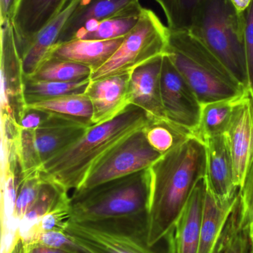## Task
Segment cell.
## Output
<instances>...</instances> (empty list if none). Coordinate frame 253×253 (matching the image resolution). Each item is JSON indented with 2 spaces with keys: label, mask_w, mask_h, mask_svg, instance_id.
I'll return each instance as SVG.
<instances>
[{
  "label": "cell",
  "mask_w": 253,
  "mask_h": 253,
  "mask_svg": "<svg viewBox=\"0 0 253 253\" xmlns=\"http://www.w3.org/2000/svg\"><path fill=\"white\" fill-rule=\"evenodd\" d=\"M149 244L173 236L195 187L206 176V150L196 136L162 155L150 168Z\"/></svg>",
  "instance_id": "6da1fadb"
},
{
  "label": "cell",
  "mask_w": 253,
  "mask_h": 253,
  "mask_svg": "<svg viewBox=\"0 0 253 253\" xmlns=\"http://www.w3.org/2000/svg\"><path fill=\"white\" fill-rule=\"evenodd\" d=\"M152 121L142 108L129 105L113 120L89 127L81 138L46 162L40 169L42 178L68 193L78 190L110 150Z\"/></svg>",
  "instance_id": "7a4b0ae2"
},
{
  "label": "cell",
  "mask_w": 253,
  "mask_h": 253,
  "mask_svg": "<svg viewBox=\"0 0 253 253\" xmlns=\"http://www.w3.org/2000/svg\"><path fill=\"white\" fill-rule=\"evenodd\" d=\"M166 54L202 105L234 99L248 91L224 64L188 31L170 30Z\"/></svg>",
  "instance_id": "3957f363"
},
{
  "label": "cell",
  "mask_w": 253,
  "mask_h": 253,
  "mask_svg": "<svg viewBox=\"0 0 253 253\" xmlns=\"http://www.w3.org/2000/svg\"><path fill=\"white\" fill-rule=\"evenodd\" d=\"M149 168L104 183L70 197V220L93 222L148 213Z\"/></svg>",
  "instance_id": "277c9868"
},
{
  "label": "cell",
  "mask_w": 253,
  "mask_h": 253,
  "mask_svg": "<svg viewBox=\"0 0 253 253\" xmlns=\"http://www.w3.org/2000/svg\"><path fill=\"white\" fill-rule=\"evenodd\" d=\"M245 28V13H239L229 0H206L188 31L248 88Z\"/></svg>",
  "instance_id": "5b68a950"
},
{
  "label": "cell",
  "mask_w": 253,
  "mask_h": 253,
  "mask_svg": "<svg viewBox=\"0 0 253 253\" xmlns=\"http://www.w3.org/2000/svg\"><path fill=\"white\" fill-rule=\"evenodd\" d=\"M65 232L93 253H175L174 235L149 244L148 213L93 222L70 220Z\"/></svg>",
  "instance_id": "8992f818"
},
{
  "label": "cell",
  "mask_w": 253,
  "mask_h": 253,
  "mask_svg": "<svg viewBox=\"0 0 253 253\" xmlns=\"http://www.w3.org/2000/svg\"><path fill=\"white\" fill-rule=\"evenodd\" d=\"M169 39L168 26L152 10L143 7L138 23L108 62L92 74L91 81L131 74L138 67L166 54Z\"/></svg>",
  "instance_id": "52a82bcc"
},
{
  "label": "cell",
  "mask_w": 253,
  "mask_h": 253,
  "mask_svg": "<svg viewBox=\"0 0 253 253\" xmlns=\"http://www.w3.org/2000/svg\"><path fill=\"white\" fill-rule=\"evenodd\" d=\"M144 128L135 131L110 150L74 193L87 191L108 181L148 169L160 159L162 155L150 145Z\"/></svg>",
  "instance_id": "ba28073f"
},
{
  "label": "cell",
  "mask_w": 253,
  "mask_h": 253,
  "mask_svg": "<svg viewBox=\"0 0 253 253\" xmlns=\"http://www.w3.org/2000/svg\"><path fill=\"white\" fill-rule=\"evenodd\" d=\"M91 126L76 124L24 129L19 126L17 147L22 173L40 170L46 162L81 138Z\"/></svg>",
  "instance_id": "9c48e42d"
},
{
  "label": "cell",
  "mask_w": 253,
  "mask_h": 253,
  "mask_svg": "<svg viewBox=\"0 0 253 253\" xmlns=\"http://www.w3.org/2000/svg\"><path fill=\"white\" fill-rule=\"evenodd\" d=\"M160 92L166 119L196 136L200 124L202 103L166 54L163 57Z\"/></svg>",
  "instance_id": "30bf717a"
},
{
  "label": "cell",
  "mask_w": 253,
  "mask_h": 253,
  "mask_svg": "<svg viewBox=\"0 0 253 253\" xmlns=\"http://www.w3.org/2000/svg\"><path fill=\"white\" fill-rule=\"evenodd\" d=\"M1 115L19 123L26 109L22 58L10 20L1 24Z\"/></svg>",
  "instance_id": "8fae6325"
},
{
  "label": "cell",
  "mask_w": 253,
  "mask_h": 253,
  "mask_svg": "<svg viewBox=\"0 0 253 253\" xmlns=\"http://www.w3.org/2000/svg\"><path fill=\"white\" fill-rule=\"evenodd\" d=\"M224 135L233 160L235 181L240 189L253 156V101L248 89L238 102Z\"/></svg>",
  "instance_id": "7c38bea8"
},
{
  "label": "cell",
  "mask_w": 253,
  "mask_h": 253,
  "mask_svg": "<svg viewBox=\"0 0 253 253\" xmlns=\"http://www.w3.org/2000/svg\"><path fill=\"white\" fill-rule=\"evenodd\" d=\"M69 1L16 0L10 21L20 54L34 37L65 8Z\"/></svg>",
  "instance_id": "4fadbf2b"
},
{
  "label": "cell",
  "mask_w": 253,
  "mask_h": 253,
  "mask_svg": "<svg viewBox=\"0 0 253 253\" xmlns=\"http://www.w3.org/2000/svg\"><path fill=\"white\" fill-rule=\"evenodd\" d=\"M131 74H117L90 82L85 93L93 106L94 126L113 120L131 105Z\"/></svg>",
  "instance_id": "5bb4252c"
},
{
  "label": "cell",
  "mask_w": 253,
  "mask_h": 253,
  "mask_svg": "<svg viewBox=\"0 0 253 253\" xmlns=\"http://www.w3.org/2000/svg\"><path fill=\"white\" fill-rule=\"evenodd\" d=\"M163 56L138 67L131 74L129 102L131 105L144 110L154 122L168 120L162 104L160 92Z\"/></svg>",
  "instance_id": "9a60e30c"
},
{
  "label": "cell",
  "mask_w": 253,
  "mask_h": 253,
  "mask_svg": "<svg viewBox=\"0 0 253 253\" xmlns=\"http://www.w3.org/2000/svg\"><path fill=\"white\" fill-rule=\"evenodd\" d=\"M206 150V186L221 201L234 199L239 188L235 181L231 154L224 135L208 138Z\"/></svg>",
  "instance_id": "2e32d148"
},
{
  "label": "cell",
  "mask_w": 253,
  "mask_h": 253,
  "mask_svg": "<svg viewBox=\"0 0 253 253\" xmlns=\"http://www.w3.org/2000/svg\"><path fill=\"white\" fill-rule=\"evenodd\" d=\"M238 196L239 193L234 199L221 201L206 186L198 253H222Z\"/></svg>",
  "instance_id": "e0dca14e"
},
{
  "label": "cell",
  "mask_w": 253,
  "mask_h": 253,
  "mask_svg": "<svg viewBox=\"0 0 253 253\" xmlns=\"http://www.w3.org/2000/svg\"><path fill=\"white\" fill-rule=\"evenodd\" d=\"M142 8L140 0H80L65 24L57 44L72 40L89 22L119 15L140 13Z\"/></svg>",
  "instance_id": "ac0fdd59"
},
{
  "label": "cell",
  "mask_w": 253,
  "mask_h": 253,
  "mask_svg": "<svg viewBox=\"0 0 253 253\" xmlns=\"http://www.w3.org/2000/svg\"><path fill=\"white\" fill-rule=\"evenodd\" d=\"M123 39L105 41L76 39L53 46L48 58L75 62L91 68L94 73L108 62Z\"/></svg>",
  "instance_id": "d6986e66"
},
{
  "label": "cell",
  "mask_w": 253,
  "mask_h": 253,
  "mask_svg": "<svg viewBox=\"0 0 253 253\" xmlns=\"http://www.w3.org/2000/svg\"><path fill=\"white\" fill-rule=\"evenodd\" d=\"M80 0H70L65 8L48 23L21 53L25 78L31 77L47 59L53 46L57 44L61 33Z\"/></svg>",
  "instance_id": "ffe728a7"
},
{
  "label": "cell",
  "mask_w": 253,
  "mask_h": 253,
  "mask_svg": "<svg viewBox=\"0 0 253 253\" xmlns=\"http://www.w3.org/2000/svg\"><path fill=\"white\" fill-rule=\"evenodd\" d=\"M206 193V177L199 181L189 199L174 233L175 253H198Z\"/></svg>",
  "instance_id": "44dd1931"
},
{
  "label": "cell",
  "mask_w": 253,
  "mask_h": 253,
  "mask_svg": "<svg viewBox=\"0 0 253 253\" xmlns=\"http://www.w3.org/2000/svg\"><path fill=\"white\" fill-rule=\"evenodd\" d=\"M69 201L68 193L56 184L43 180L37 200L19 223V238L22 243H34L39 236V224L42 218Z\"/></svg>",
  "instance_id": "7402d4cb"
},
{
  "label": "cell",
  "mask_w": 253,
  "mask_h": 253,
  "mask_svg": "<svg viewBox=\"0 0 253 253\" xmlns=\"http://www.w3.org/2000/svg\"><path fill=\"white\" fill-rule=\"evenodd\" d=\"M244 95L234 99L202 105L200 124L196 132V138L205 143L211 137L224 135L231 121L235 108Z\"/></svg>",
  "instance_id": "603a6c76"
},
{
  "label": "cell",
  "mask_w": 253,
  "mask_h": 253,
  "mask_svg": "<svg viewBox=\"0 0 253 253\" xmlns=\"http://www.w3.org/2000/svg\"><path fill=\"white\" fill-rule=\"evenodd\" d=\"M26 108L71 117L93 126V106L86 93L68 95L28 104Z\"/></svg>",
  "instance_id": "cb8c5ba5"
},
{
  "label": "cell",
  "mask_w": 253,
  "mask_h": 253,
  "mask_svg": "<svg viewBox=\"0 0 253 253\" xmlns=\"http://www.w3.org/2000/svg\"><path fill=\"white\" fill-rule=\"evenodd\" d=\"M141 13L119 15L103 20L89 22L80 29L73 40L105 41L123 38L138 23Z\"/></svg>",
  "instance_id": "d4e9b609"
},
{
  "label": "cell",
  "mask_w": 253,
  "mask_h": 253,
  "mask_svg": "<svg viewBox=\"0 0 253 253\" xmlns=\"http://www.w3.org/2000/svg\"><path fill=\"white\" fill-rule=\"evenodd\" d=\"M90 82V79H88L77 83H60L25 77L24 96L25 102L28 105L46 99L85 93Z\"/></svg>",
  "instance_id": "484cf974"
},
{
  "label": "cell",
  "mask_w": 253,
  "mask_h": 253,
  "mask_svg": "<svg viewBox=\"0 0 253 253\" xmlns=\"http://www.w3.org/2000/svg\"><path fill=\"white\" fill-rule=\"evenodd\" d=\"M144 131L150 145L161 155L173 150L194 136L190 131L169 120L152 121L144 128Z\"/></svg>",
  "instance_id": "4316f807"
},
{
  "label": "cell",
  "mask_w": 253,
  "mask_h": 253,
  "mask_svg": "<svg viewBox=\"0 0 253 253\" xmlns=\"http://www.w3.org/2000/svg\"><path fill=\"white\" fill-rule=\"evenodd\" d=\"M92 74V70L84 65L49 57L42 63L31 77L46 81L77 83L91 79Z\"/></svg>",
  "instance_id": "83f0119b"
},
{
  "label": "cell",
  "mask_w": 253,
  "mask_h": 253,
  "mask_svg": "<svg viewBox=\"0 0 253 253\" xmlns=\"http://www.w3.org/2000/svg\"><path fill=\"white\" fill-rule=\"evenodd\" d=\"M161 7L171 31H189L206 0H154Z\"/></svg>",
  "instance_id": "f1b7e54d"
},
{
  "label": "cell",
  "mask_w": 253,
  "mask_h": 253,
  "mask_svg": "<svg viewBox=\"0 0 253 253\" xmlns=\"http://www.w3.org/2000/svg\"><path fill=\"white\" fill-rule=\"evenodd\" d=\"M43 181L39 169L22 173L15 205V217L19 223L37 200Z\"/></svg>",
  "instance_id": "f546056e"
},
{
  "label": "cell",
  "mask_w": 253,
  "mask_h": 253,
  "mask_svg": "<svg viewBox=\"0 0 253 253\" xmlns=\"http://www.w3.org/2000/svg\"><path fill=\"white\" fill-rule=\"evenodd\" d=\"M241 208L239 199L230 218V227L222 253H250L248 231L241 226Z\"/></svg>",
  "instance_id": "4dcf8cb0"
},
{
  "label": "cell",
  "mask_w": 253,
  "mask_h": 253,
  "mask_svg": "<svg viewBox=\"0 0 253 253\" xmlns=\"http://www.w3.org/2000/svg\"><path fill=\"white\" fill-rule=\"evenodd\" d=\"M36 242L61 250L67 253H93L80 245L65 231L41 233Z\"/></svg>",
  "instance_id": "1f68e13d"
},
{
  "label": "cell",
  "mask_w": 253,
  "mask_h": 253,
  "mask_svg": "<svg viewBox=\"0 0 253 253\" xmlns=\"http://www.w3.org/2000/svg\"><path fill=\"white\" fill-rule=\"evenodd\" d=\"M241 207V226L248 230L253 217V156L250 162L245 180L239 191Z\"/></svg>",
  "instance_id": "d6a6232c"
},
{
  "label": "cell",
  "mask_w": 253,
  "mask_h": 253,
  "mask_svg": "<svg viewBox=\"0 0 253 253\" xmlns=\"http://www.w3.org/2000/svg\"><path fill=\"white\" fill-rule=\"evenodd\" d=\"M70 221V201L46 214L39 224V236L46 232L65 231Z\"/></svg>",
  "instance_id": "836d02e7"
},
{
  "label": "cell",
  "mask_w": 253,
  "mask_h": 253,
  "mask_svg": "<svg viewBox=\"0 0 253 253\" xmlns=\"http://www.w3.org/2000/svg\"><path fill=\"white\" fill-rule=\"evenodd\" d=\"M245 53L248 70V89L253 90V0L245 12Z\"/></svg>",
  "instance_id": "e575fe53"
},
{
  "label": "cell",
  "mask_w": 253,
  "mask_h": 253,
  "mask_svg": "<svg viewBox=\"0 0 253 253\" xmlns=\"http://www.w3.org/2000/svg\"><path fill=\"white\" fill-rule=\"evenodd\" d=\"M49 116L47 111L26 108L20 122L19 127L24 129H34L41 127Z\"/></svg>",
  "instance_id": "d590c367"
},
{
  "label": "cell",
  "mask_w": 253,
  "mask_h": 253,
  "mask_svg": "<svg viewBox=\"0 0 253 253\" xmlns=\"http://www.w3.org/2000/svg\"><path fill=\"white\" fill-rule=\"evenodd\" d=\"M23 247L25 253H67L61 251V250L46 246V245L37 243V242L29 244V245L23 244Z\"/></svg>",
  "instance_id": "8d00e7d4"
},
{
  "label": "cell",
  "mask_w": 253,
  "mask_h": 253,
  "mask_svg": "<svg viewBox=\"0 0 253 253\" xmlns=\"http://www.w3.org/2000/svg\"><path fill=\"white\" fill-rule=\"evenodd\" d=\"M15 1L16 0H0V23L10 20Z\"/></svg>",
  "instance_id": "74e56055"
},
{
  "label": "cell",
  "mask_w": 253,
  "mask_h": 253,
  "mask_svg": "<svg viewBox=\"0 0 253 253\" xmlns=\"http://www.w3.org/2000/svg\"><path fill=\"white\" fill-rule=\"evenodd\" d=\"M253 0H229L239 13H245L251 5Z\"/></svg>",
  "instance_id": "f35d334b"
},
{
  "label": "cell",
  "mask_w": 253,
  "mask_h": 253,
  "mask_svg": "<svg viewBox=\"0 0 253 253\" xmlns=\"http://www.w3.org/2000/svg\"><path fill=\"white\" fill-rule=\"evenodd\" d=\"M248 236H249L250 253H253V217L248 227Z\"/></svg>",
  "instance_id": "ab89813d"
},
{
  "label": "cell",
  "mask_w": 253,
  "mask_h": 253,
  "mask_svg": "<svg viewBox=\"0 0 253 253\" xmlns=\"http://www.w3.org/2000/svg\"><path fill=\"white\" fill-rule=\"evenodd\" d=\"M249 91H250V90H249ZM250 93H251V96H252V99H253V91H250Z\"/></svg>",
  "instance_id": "60d3db41"
},
{
  "label": "cell",
  "mask_w": 253,
  "mask_h": 253,
  "mask_svg": "<svg viewBox=\"0 0 253 253\" xmlns=\"http://www.w3.org/2000/svg\"></svg>",
  "instance_id": "b9f144b4"
}]
</instances>
